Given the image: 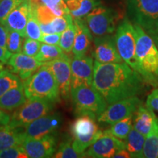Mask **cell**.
<instances>
[{
    "mask_svg": "<svg viewBox=\"0 0 158 158\" xmlns=\"http://www.w3.org/2000/svg\"><path fill=\"white\" fill-rule=\"evenodd\" d=\"M145 84L141 75L126 63L94 62L92 86L108 105L138 96L143 91Z\"/></svg>",
    "mask_w": 158,
    "mask_h": 158,
    "instance_id": "cell-1",
    "label": "cell"
},
{
    "mask_svg": "<svg viewBox=\"0 0 158 158\" xmlns=\"http://www.w3.org/2000/svg\"><path fill=\"white\" fill-rule=\"evenodd\" d=\"M136 35V59L138 73L146 84L158 86V48L149 35L133 23Z\"/></svg>",
    "mask_w": 158,
    "mask_h": 158,
    "instance_id": "cell-2",
    "label": "cell"
},
{
    "mask_svg": "<svg viewBox=\"0 0 158 158\" xmlns=\"http://www.w3.org/2000/svg\"><path fill=\"white\" fill-rule=\"evenodd\" d=\"M27 99L38 98L53 103L60 101V92L52 71L45 64L23 82Z\"/></svg>",
    "mask_w": 158,
    "mask_h": 158,
    "instance_id": "cell-3",
    "label": "cell"
},
{
    "mask_svg": "<svg viewBox=\"0 0 158 158\" xmlns=\"http://www.w3.org/2000/svg\"><path fill=\"white\" fill-rule=\"evenodd\" d=\"M132 22L141 27L155 42L158 38V0H127Z\"/></svg>",
    "mask_w": 158,
    "mask_h": 158,
    "instance_id": "cell-4",
    "label": "cell"
},
{
    "mask_svg": "<svg viewBox=\"0 0 158 158\" xmlns=\"http://www.w3.org/2000/svg\"><path fill=\"white\" fill-rule=\"evenodd\" d=\"M70 95L74 113L77 116L86 115L96 119L108 105L103 97L92 86L71 89Z\"/></svg>",
    "mask_w": 158,
    "mask_h": 158,
    "instance_id": "cell-5",
    "label": "cell"
},
{
    "mask_svg": "<svg viewBox=\"0 0 158 158\" xmlns=\"http://www.w3.org/2000/svg\"><path fill=\"white\" fill-rule=\"evenodd\" d=\"M72 146L76 152L84 157V152L102 135V131L96 123V119L89 116H78L71 124Z\"/></svg>",
    "mask_w": 158,
    "mask_h": 158,
    "instance_id": "cell-6",
    "label": "cell"
},
{
    "mask_svg": "<svg viewBox=\"0 0 158 158\" xmlns=\"http://www.w3.org/2000/svg\"><path fill=\"white\" fill-rule=\"evenodd\" d=\"M54 105L43 99H27L24 103L14 110L8 124L13 127H24L41 116L51 113Z\"/></svg>",
    "mask_w": 158,
    "mask_h": 158,
    "instance_id": "cell-7",
    "label": "cell"
},
{
    "mask_svg": "<svg viewBox=\"0 0 158 158\" xmlns=\"http://www.w3.org/2000/svg\"><path fill=\"white\" fill-rule=\"evenodd\" d=\"M116 48L122 60L138 72L136 59V35L133 23L125 18L118 26L114 35Z\"/></svg>",
    "mask_w": 158,
    "mask_h": 158,
    "instance_id": "cell-8",
    "label": "cell"
},
{
    "mask_svg": "<svg viewBox=\"0 0 158 158\" xmlns=\"http://www.w3.org/2000/svg\"><path fill=\"white\" fill-rule=\"evenodd\" d=\"M84 18L90 31L95 37L113 34L119 19L116 10L100 5Z\"/></svg>",
    "mask_w": 158,
    "mask_h": 158,
    "instance_id": "cell-9",
    "label": "cell"
},
{
    "mask_svg": "<svg viewBox=\"0 0 158 158\" xmlns=\"http://www.w3.org/2000/svg\"><path fill=\"white\" fill-rule=\"evenodd\" d=\"M141 104V99L137 96L122 99L109 104V106L98 116L96 120L100 124L111 125L119 120L133 115Z\"/></svg>",
    "mask_w": 158,
    "mask_h": 158,
    "instance_id": "cell-10",
    "label": "cell"
},
{
    "mask_svg": "<svg viewBox=\"0 0 158 158\" xmlns=\"http://www.w3.org/2000/svg\"><path fill=\"white\" fill-rule=\"evenodd\" d=\"M125 148L124 141L116 138L106 130L84 152V157L110 158L118 150Z\"/></svg>",
    "mask_w": 158,
    "mask_h": 158,
    "instance_id": "cell-11",
    "label": "cell"
},
{
    "mask_svg": "<svg viewBox=\"0 0 158 158\" xmlns=\"http://www.w3.org/2000/svg\"><path fill=\"white\" fill-rule=\"evenodd\" d=\"M62 118L60 114H48L41 116L23 127V135L26 138H40L55 134L60 127Z\"/></svg>",
    "mask_w": 158,
    "mask_h": 158,
    "instance_id": "cell-12",
    "label": "cell"
},
{
    "mask_svg": "<svg viewBox=\"0 0 158 158\" xmlns=\"http://www.w3.org/2000/svg\"><path fill=\"white\" fill-rule=\"evenodd\" d=\"M71 58L68 54L44 64L52 71L58 84L60 96L68 100L71 91Z\"/></svg>",
    "mask_w": 158,
    "mask_h": 158,
    "instance_id": "cell-13",
    "label": "cell"
},
{
    "mask_svg": "<svg viewBox=\"0 0 158 158\" xmlns=\"http://www.w3.org/2000/svg\"><path fill=\"white\" fill-rule=\"evenodd\" d=\"M71 89L92 86L94 62L92 56H73L71 59Z\"/></svg>",
    "mask_w": 158,
    "mask_h": 158,
    "instance_id": "cell-14",
    "label": "cell"
},
{
    "mask_svg": "<svg viewBox=\"0 0 158 158\" xmlns=\"http://www.w3.org/2000/svg\"><path fill=\"white\" fill-rule=\"evenodd\" d=\"M29 157H51L56 152L57 141L55 134L40 138H26L21 144Z\"/></svg>",
    "mask_w": 158,
    "mask_h": 158,
    "instance_id": "cell-15",
    "label": "cell"
},
{
    "mask_svg": "<svg viewBox=\"0 0 158 158\" xmlns=\"http://www.w3.org/2000/svg\"><path fill=\"white\" fill-rule=\"evenodd\" d=\"M93 56L100 63H121L123 62L116 48L114 35H106L94 38Z\"/></svg>",
    "mask_w": 158,
    "mask_h": 158,
    "instance_id": "cell-16",
    "label": "cell"
},
{
    "mask_svg": "<svg viewBox=\"0 0 158 158\" xmlns=\"http://www.w3.org/2000/svg\"><path fill=\"white\" fill-rule=\"evenodd\" d=\"M7 69L16 74L21 81H25L44 64L35 57L28 56L23 53L12 54L7 62Z\"/></svg>",
    "mask_w": 158,
    "mask_h": 158,
    "instance_id": "cell-17",
    "label": "cell"
},
{
    "mask_svg": "<svg viewBox=\"0 0 158 158\" xmlns=\"http://www.w3.org/2000/svg\"><path fill=\"white\" fill-rule=\"evenodd\" d=\"M31 7L30 0H24L13 10L4 21L9 31H15L26 37V26Z\"/></svg>",
    "mask_w": 158,
    "mask_h": 158,
    "instance_id": "cell-18",
    "label": "cell"
},
{
    "mask_svg": "<svg viewBox=\"0 0 158 158\" xmlns=\"http://www.w3.org/2000/svg\"><path fill=\"white\" fill-rule=\"evenodd\" d=\"M76 36L72 53L73 56H82L89 50L93 37L84 19H73Z\"/></svg>",
    "mask_w": 158,
    "mask_h": 158,
    "instance_id": "cell-19",
    "label": "cell"
},
{
    "mask_svg": "<svg viewBox=\"0 0 158 158\" xmlns=\"http://www.w3.org/2000/svg\"><path fill=\"white\" fill-rule=\"evenodd\" d=\"M157 116L154 110L142 103L133 115V126L135 129L147 137L152 129Z\"/></svg>",
    "mask_w": 158,
    "mask_h": 158,
    "instance_id": "cell-20",
    "label": "cell"
},
{
    "mask_svg": "<svg viewBox=\"0 0 158 158\" xmlns=\"http://www.w3.org/2000/svg\"><path fill=\"white\" fill-rule=\"evenodd\" d=\"M24 138L23 128L13 127L9 124L0 125V151L21 145Z\"/></svg>",
    "mask_w": 158,
    "mask_h": 158,
    "instance_id": "cell-21",
    "label": "cell"
},
{
    "mask_svg": "<svg viewBox=\"0 0 158 158\" xmlns=\"http://www.w3.org/2000/svg\"><path fill=\"white\" fill-rule=\"evenodd\" d=\"M27 100L23 84L9 90L0 97V108L4 110L12 111L24 103Z\"/></svg>",
    "mask_w": 158,
    "mask_h": 158,
    "instance_id": "cell-22",
    "label": "cell"
},
{
    "mask_svg": "<svg viewBox=\"0 0 158 158\" xmlns=\"http://www.w3.org/2000/svg\"><path fill=\"white\" fill-rule=\"evenodd\" d=\"M145 139V136L138 132L133 126V128L124 139L125 149L130 153V157H143V147Z\"/></svg>",
    "mask_w": 158,
    "mask_h": 158,
    "instance_id": "cell-23",
    "label": "cell"
},
{
    "mask_svg": "<svg viewBox=\"0 0 158 158\" xmlns=\"http://www.w3.org/2000/svg\"><path fill=\"white\" fill-rule=\"evenodd\" d=\"M66 4L73 19H82L100 5V0H68Z\"/></svg>",
    "mask_w": 158,
    "mask_h": 158,
    "instance_id": "cell-24",
    "label": "cell"
},
{
    "mask_svg": "<svg viewBox=\"0 0 158 158\" xmlns=\"http://www.w3.org/2000/svg\"><path fill=\"white\" fill-rule=\"evenodd\" d=\"M143 157H158V117L156 118L151 132L145 139L143 147Z\"/></svg>",
    "mask_w": 158,
    "mask_h": 158,
    "instance_id": "cell-25",
    "label": "cell"
},
{
    "mask_svg": "<svg viewBox=\"0 0 158 158\" xmlns=\"http://www.w3.org/2000/svg\"><path fill=\"white\" fill-rule=\"evenodd\" d=\"M37 5L31 3L30 13L26 26V37L41 41L43 33L41 31L40 23L36 14V6Z\"/></svg>",
    "mask_w": 158,
    "mask_h": 158,
    "instance_id": "cell-26",
    "label": "cell"
},
{
    "mask_svg": "<svg viewBox=\"0 0 158 158\" xmlns=\"http://www.w3.org/2000/svg\"><path fill=\"white\" fill-rule=\"evenodd\" d=\"M132 128H133V115L111 124L109 128L106 130V131L115 136L116 138L124 140Z\"/></svg>",
    "mask_w": 158,
    "mask_h": 158,
    "instance_id": "cell-27",
    "label": "cell"
},
{
    "mask_svg": "<svg viewBox=\"0 0 158 158\" xmlns=\"http://www.w3.org/2000/svg\"><path fill=\"white\" fill-rule=\"evenodd\" d=\"M21 84L23 82L21 78L8 69H3L0 72V97Z\"/></svg>",
    "mask_w": 158,
    "mask_h": 158,
    "instance_id": "cell-28",
    "label": "cell"
},
{
    "mask_svg": "<svg viewBox=\"0 0 158 158\" xmlns=\"http://www.w3.org/2000/svg\"><path fill=\"white\" fill-rule=\"evenodd\" d=\"M64 54L62 49L58 45L41 43L40 48L35 58L40 62L45 63L59 58Z\"/></svg>",
    "mask_w": 158,
    "mask_h": 158,
    "instance_id": "cell-29",
    "label": "cell"
},
{
    "mask_svg": "<svg viewBox=\"0 0 158 158\" xmlns=\"http://www.w3.org/2000/svg\"><path fill=\"white\" fill-rule=\"evenodd\" d=\"M75 36H76V28L73 21H70L67 29L61 35L59 47L62 49L65 54H70L73 47Z\"/></svg>",
    "mask_w": 158,
    "mask_h": 158,
    "instance_id": "cell-30",
    "label": "cell"
},
{
    "mask_svg": "<svg viewBox=\"0 0 158 158\" xmlns=\"http://www.w3.org/2000/svg\"><path fill=\"white\" fill-rule=\"evenodd\" d=\"M72 138H67L59 144L53 157L56 158H78L83 157L76 152L72 146Z\"/></svg>",
    "mask_w": 158,
    "mask_h": 158,
    "instance_id": "cell-31",
    "label": "cell"
},
{
    "mask_svg": "<svg viewBox=\"0 0 158 158\" xmlns=\"http://www.w3.org/2000/svg\"><path fill=\"white\" fill-rule=\"evenodd\" d=\"M9 31V30H8ZM25 37L15 31H9L7 35V49L12 54L21 53L22 51Z\"/></svg>",
    "mask_w": 158,
    "mask_h": 158,
    "instance_id": "cell-32",
    "label": "cell"
},
{
    "mask_svg": "<svg viewBox=\"0 0 158 158\" xmlns=\"http://www.w3.org/2000/svg\"><path fill=\"white\" fill-rule=\"evenodd\" d=\"M22 2L21 0H1L0 1V23L3 24L4 21L10 13Z\"/></svg>",
    "mask_w": 158,
    "mask_h": 158,
    "instance_id": "cell-33",
    "label": "cell"
},
{
    "mask_svg": "<svg viewBox=\"0 0 158 158\" xmlns=\"http://www.w3.org/2000/svg\"><path fill=\"white\" fill-rule=\"evenodd\" d=\"M36 14L40 24H47L51 23L56 17L52 11L43 4L36 6Z\"/></svg>",
    "mask_w": 158,
    "mask_h": 158,
    "instance_id": "cell-34",
    "label": "cell"
},
{
    "mask_svg": "<svg viewBox=\"0 0 158 158\" xmlns=\"http://www.w3.org/2000/svg\"><path fill=\"white\" fill-rule=\"evenodd\" d=\"M21 145L14 146L0 151V158H28Z\"/></svg>",
    "mask_w": 158,
    "mask_h": 158,
    "instance_id": "cell-35",
    "label": "cell"
},
{
    "mask_svg": "<svg viewBox=\"0 0 158 158\" xmlns=\"http://www.w3.org/2000/svg\"><path fill=\"white\" fill-rule=\"evenodd\" d=\"M40 45V41L27 37L23 42L22 51L23 54L28 55V56L35 57L38 54Z\"/></svg>",
    "mask_w": 158,
    "mask_h": 158,
    "instance_id": "cell-36",
    "label": "cell"
},
{
    "mask_svg": "<svg viewBox=\"0 0 158 158\" xmlns=\"http://www.w3.org/2000/svg\"><path fill=\"white\" fill-rule=\"evenodd\" d=\"M146 106L152 110L158 112V88L154 89L148 96Z\"/></svg>",
    "mask_w": 158,
    "mask_h": 158,
    "instance_id": "cell-37",
    "label": "cell"
},
{
    "mask_svg": "<svg viewBox=\"0 0 158 158\" xmlns=\"http://www.w3.org/2000/svg\"><path fill=\"white\" fill-rule=\"evenodd\" d=\"M61 33H52V34H45L43 35L41 42L47 43L50 45H58L60 41Z\"/></svg>",
    "mask_w": 158,
    "mask_h": 158,
    "instance_id": "cell-38",
    "label": "cell"
},
{
    "mask_svg": "<svg viewBox=\"0 0 158 158\" xmlns=\"http://www.w3.org/2000/svg\"><path fill=\"white\" fill-rule=\"evenodd\" d=\"M8 29L2 23H0V46L7 48V40L8 35Z\"/></svg>",
    "mask_w": 158,
    "mask_h": 158,
    "instance_id": "cell-39",
    "label": "cell"
},
{
    "mask_svg": "<svg viewBox=\"0 0 158 158\" xmlns=\"http://www.w3.org/2000/svg\"><path fill=\"white\" fill-rule=\"evenodd\" d=\"M64 2V0H40V3L48 7L51 10Z\"/></svg>",
    "mask_w": 158,
    "mask_h": 158,
    "instance_id": "cell-40",
    "label": "cell"
},
{
    "mask_svg": "<svg viewBox=\"0 0 158 158\" xmlns=\"http://www.w3.org/2000/svg\"><path fill=\"white\" fill-rule=\"evenodd\" d=\"M12 53L7 50V48H4L0 46V62L4 64H7V61L10 58Z\"/></svg>",
    "mask_w": 158,
    "mask_h": 158,
    "instance_id": "cell-41",
    "label": "cell"
},
{
    "mask_svg": "<svg viewBox=\"0 0 158 158\" xmlns=\"http://www.w3.org/2000/svg\"><path fill=\"white\" fill-rule=\"evenodd\" d=\"M10 120V116L0 108V125L8 124Z\"/></svg>",
    "mask_w": 158,
    "mask_h": 158,
    "instance_id": "cell-42",
    "label": "cell"
},
{
    "mask_svg": "<svg viewBox=\"0 0 158 158\" xmlns=\"http://www.w3.org/2000/svg\"><path fill=\"white\" fill-rule=\"evenodd\" d=\"M114 158H129L130 157V153L128 152L127 150L124 148V149H122L116 152L115 155H114Z\"/></svg>",
    "mask_w": 158,
    "mask_h": 158,
    "instance_id": "cell-43",
    "label": "cell"
},
{
    "mask_svg": "<svg viewBox=\"0 0 158 158\" xmlns=\"http://www.w3.org/2000/svg\"><path fill=\"white\" fill-rule=\"evenodd\" d=\"M31 2L33 4H35V5H40V0H30Z\"/></svg>",
    "mask_w": 158,
    "mask_h": 158,
    "instance_id": "cell-44",
    "label": "cell"
},
{
    "mask_svg": "<svg viewBox=\"0 0 158 158\" xmlns=\"http://www.w3.org/2000/svg\"><path fill=\"white\" fill-rule=\"evenodd\" d=\"M4 64H4V63H2V62H0V72H1V71L4 69Z\"/></svg>",
    "mask_w": 158,
    "mask_h": 158,
    "instance_id": "cell-45",
    "label": "cell"
},
{
    "mask_svg": "<svg viewBox=\"0 0 158 158\" xmlns=\"http://www.w3.org/2000/svg\"><path fill=\"white\" fill-rule=\"evenodd\" d=\"M155 43L156 45H157V46H158V38H157V40H156V42H155Z\"/></svg>",
    "mask_w": 158,
    "mask_h": 158,
    "instance_id": "cell-46",
    "label": "cell"
},
{
    "mask_svg": "<svg viewBox=\"0 0 158 158\" xmlns=\"http://www.w3.org/2000/svg\"><path fill=\"white\" fill-rule=\"evenodd\" d=\"M64 1H65V2H66V1H68V0H64Z\"/></svg>",
    "mask_w": 158,
    "mask_h": 158,
    "instance_id": "cell-47",
    "label": "cell"
},
{
    "mask_svg": "<svg viewBox=\"0 0 158 158\" xmlns=\"http://www.w3.org/2000/svg\"><path fill=\"white\" fill-rule=\"evenodd\" d=\"M21 1H24V0H21Z\"/></svg>",
    "mask_w": 158,
    "mask_h": 158,
    "instance_id": "cell-48",
    "label": "cell"
},
{
    "mask_svg": "<svg viewBox=\"0 0 158 158\" xmlns=\"http://www.w3.org/2000/svg\"><path fill=\"white\" fill-rule=\"evenodd\" d=\"M157 48H158V46H157Z\"/></svg>",
    "mask_w": 158,
    "mask_h": 158,
    "instance_id": "cell-49",
    "label": "cell"
},
{
    "mask_svg": "<svg viewBox=\"0 0 158 158\" xmlns=\"http://www.w3.org/2000/svg\"><path fill=\"white\" fill-rule=\"evenodd\" d=\"M0 1H1V0H0Z\"/></svg>",
    "mask_w": 158,
    "mask_h": 158,
    "instance_id": "cell-50",
    "label": "cell"
},
{
    "mask_svg": "<svg viewBox=\"0 0 158 158\" xmlns=\"http://www.w3.org/2000/svg\"><path fill=\"white\" fill-rule=\"evenodd\" d=\"M155 42H156V41H155Z\"/></svg>",
    "mask_w": 158,
    "mask_h": 158,
    "instance_id": "cell-51",
    "label": "cell"
}]
</instances>
